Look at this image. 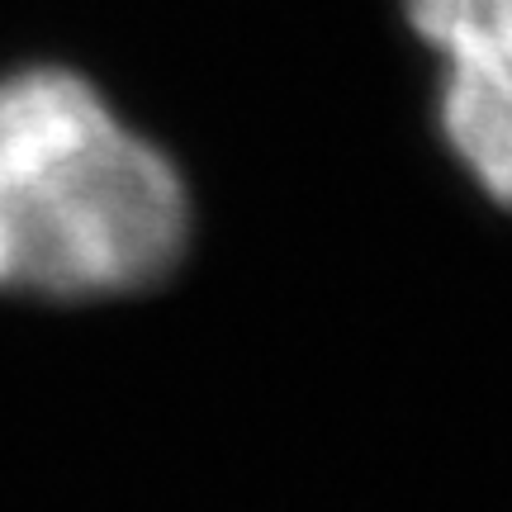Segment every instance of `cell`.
Returning <instances> with one entry per match:
<instances>
[{
    "label": "cell",
    "mask_w": 512,
    "mask_h": 512,
    "mask_svg": "<svg viewBox=\"0 0 512 512\" xmlns=\"http://www.w3.org/2000/svg\"><path fill=\"white\" fill-rule=\"evenodd\" d=\"M437 57V124L456 162L512 209V0H403Z\"/></svg>",
    "instance_id": "cell-2"
},
{
    "label": "cell",
    "mask_w": 512,
    "mask_h": 512,
    "mask_svg": "<svg viewBox=\"0 0 512 512\" xmlns=\"http://www.w3.org/2000/svg\"><path fill=\"white\" fill-rule=\"evenodd\" d=\"M185 242V176L91 76L48 62L0 76V294H138Z\"/></svg>",
    "instance_id": "cell-1"
}]
</instances>
